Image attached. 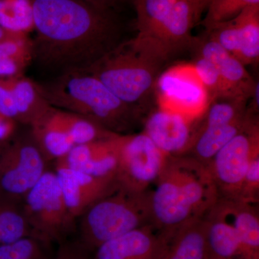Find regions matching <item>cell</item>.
I'll return each mask as SVG.
<instances>
[{
  "label": "cell",
  "mask_w": 259,
  "mask_h": 259,
  "mask_svg": "<svg viewBox=\"0 0 259 259\" xmlns=\"http://www.w3.org/2000/svg\"><path fill=\"white\" fill-rule=\"evenodd\" d=\"M166 61L151 42L135 37L121 42L86 71L142 116Z\"/></svg>",
  "instance_id": "4"
},
{
  "label": "cell",
  "mask_w": 259,
  "mask_h": 259,
  "mask_svg": "<svg viewBox=\"0 0 259 259\" xmlns=\"http://www.w3.org/2000/svg\"><path fill=\"white\" fill-rule=\"evenodd\" d=\"M259 5V0H212L202 21L204 28L235 18L241 11L252 5Z\"/></svg>",
  "instance_id": "28"
},
{
  "label": "cell",
  "mask_w": 259,
  "mask_h": 259,
  "mask_svg": "<svg viewBox=\"0 0 259 259\" xmlns=\"http://www.w3.org/2000/svg\"><path fill=\"white\" fill-rule=\"evenodd\" d=\"M187 1L194 7L199 18L204 10L207 9L212 0H187Z\"/></svg>",
  "instance_id": "37"
},
{
  "label": "cell",
  "mask_w": 259,
  "mask_h": 259,
  "mask_svg": "<svg viewBox=\"0 0 259 259\" xmlns=\"http://www.w3.org/2000/svg\"><path fill=\"white\" fill-rule=\"evenodd\" d=\"M22 35H24V34L16 33V32L9 31V30H6V29L3 28V27L0 26V41L8 40V39L13 38V37L22 36Z\"/></svg>",
  "instance_id": "38"
},
{
  "label": "cell",
  "mask_w": 259,
  "mask_h": 259,
  "mask_svg": "<svg viewBox=\"0 0 259 259\" xmlns=\"http://www.w3.org/2000/svg\"><path fill=\"white\" fill-rule=\"evenodd\" d=\"M31 61L27 59H8L0 60V80L10 79L23 75Z\"/></svg>",
  "instance_id": "33"
},
{
  "label": "cell",
  "mask_w": 259,
  "mask_h": 259,
  "mask_svg": "<svg viewBox=\"0 0 259 259\" xmlns=\"http://www.w3.org/2000/svg\"><path fill=\"white\" fill-rule=\"evenodd\" d=\"M259 192V155L250 161L245 173L238 200L246 203L258 202Z\"/></svg>",
  "instance_id": "31"
},
{
  "label": "cell",
  "mask_w": 259,
  "mask_h": 259,
  "mask_svg": "<svg viewBox=\"0 0 259 259\" xmlns=\"http://www.w3.org/2000/svg\"><path fill=\"white\" fill-rule=\"evenodd\" d=\"M147 225L105 242L93 259H159L168 238Z\"/></svg>",
  "instance_id": "13"
},
{
  "label": "cell",
  "mask_w": 259,
  "mask_h": 259,
  "mask_svg": "<svg viewBox=\"0 0 259 259\" xmlns=\"http://www.w3.org/2000/svg\"><path fill=\"white\" fill-rule=\"evenodd\" d=\"M192 64L207 90L211 102L218 99H234L211 61L197 54Z\"/></svg>",
  "instance_id": "27"
},
{
  "label": "cell",
  "mask_w": 259,
  "mask_h": 259,
  "mask_svg": "<svg viewBox=\"0 0 259 259\" xmlns=\"http://www.w3.org/2000/svg\"><path fill=\"white\" fill-rule=\"evenodd\" d=\"M31 237L21 203L0 200V242L11 244Z\"/></svg>",
  "instance_id": "24"
},
{
  "label": "cell",
  "mask_w": 259,
  "mask_h": 259,
  "mask_svg": "<svg viewBox=\"0 0 259 259\" xmlns=\"http://www.w3.org/2000/svg\"><path fill=\"white\" fill-rule=\"evenodd\" d=\"M16 122L0 114V144L11 137L15 132Z\"/></svg>",
  "instance_id": "35"
},
{
  "label": "cell",
  "mask_w": 259,
  "mask_h": 259,
  "mask_svg": "<svg viewBox=\"0 0 259 259\" xmlns=\"http://www.w3.org/2000/svg\"><path fill=\"white\" fill-rule=\"evenodd\" d=\"M80 218V243L88 250L151 225V192L119 188L92 205Z\"/></svg>",
  "instance_id": "5"
},
{
  "label": "cell",
  "mask_w": 259,
  "mask_h": 259,
  "mask_svg": "<svg viewBox=\"0 0 259 259\" xmlns=\"http://www.w3.org/2000/svg\"><path fill=\"white\" fill-rule=\"evenodd\" d=\"M1 245H1V242H0V246H1Z\"/></svg>",
  "instance_id": "39"
},
{
  "label": "cell",
  "mask_w": 259,
  "mask_h": 259,
  "mask_svg": "<svg viewBox=\"0 0 259 259\" xmlns=\"http://www.w3.org/2000/svg\"><path fill=\"white\" fill-rule=\"evenodd\" d=\"M204 221L207 253L225 259L240 255L239 238L222 199L204 216Z\"/></svg>",
  "instance_id": "16"
},
{
  "label": "cell",
  "mask_w": 259,
  "mask_h": 259,
  "mask_svg": "<svg viewBox=\"0 0 259 259\" xmlns=\"http://www.w3.org/2000/svg\"><path fill=\"white\" fill-rule=\"evenodd\" d=\"M199 120L157 107L148 116L143 132L168 157L183 156L190 151Z\"/></svg>",
  "instance_id": "11"
},
{
  "label": "cell",
  "mask_w": 259,
  "mask_h": 259,
  "mask_svg": "<svg viewBox=\"0 0 259 259\" xmlns=\"http://www.w3.org/2000/svg\"><path fill=\"white\" fill-rule=\"evenodd\" d=\"M87 250L80 242L60 243L54 258L51 259H90Z\"/></svg>",
  "instance_id": "34"
},
{
  "label": "cell",
  "mask_w": 259,
  "mask_h": 259,
  "mask_svg": "<svg viewBox=\"0 0 259 259\" xmlns=\"http://www.w3.org/2000/svg\"><path fill=\"white\" fill-rule=\"evenodd\" d=\"M117 135L114 134L107 139L76 145L65 156L56 160V167H64L95 177H115Z\"/></svg>",
  "instance_id": "14"
},
{
  "label": "cell",
  "mask_w": 259,
  "mask_h": 259,
  "mask_svg": "<svg viewBox=\"0 0 259 259\" xmlns=\"http://www.w3.org/2000/svg\"><path fill=\"white\" fill-rule=\"evenodd\" d=\"M84 1L99 8L113 10L115 7L125 3L127 0H84Z\"/></svg>",
  "instance_id": "36"
},
{
  "label": "cell",
  "mask_w": 259,
  "mask_h": 259,
  "mask_svg": "<svg viewBox=\"0 0 259 259\" xmlns=\"http://www.w3.org/2000/svg\"><path fill=\"white\" fill-rule=\"evenodd\" d=\"M246 117L245 115L243 118L226 125L210 127L198 125L193 143L187 155L207 166L216 153L243 128Z\"/></svg>",
  "instance_id": "21"
},
{
  "label": "cell",
  "mask_w": 259,
  "mask_h": 259,
  "mask_svg": "<svg viewBox=\"0 0 259 259\" xmlns=\"http://www.w3.org/2000/svg\"><path fill=\"white\" fill-rule=\"evenodd\" d=\"M116 180L120 188L144 192L156 182L166 164L167 156L145 134H117Z\"/></svg>",
  "instance_id": "9"
},
{
  "label": "cell",
  "mask_w": 259,
  "mask_h": 259,
  "mask_svg": "<svg viewBox=\"0 0 259 259\" xmlns=\"http://www.w3.org/2000/svg\"><path fill=\"white\" fill-rule=\"evenodd\" d=\"M32 61L54 77L86 71L120 45L122 27L113 10L84 0H31Z\"/></svg>",
  "instance_id": "1"
},
{
  "label": "cell",
  "mask_w": 259,
  "mask_h": 259,
  "mask_svg": "<svg viewBox=\"0 0 259 259\" xmlns=\"http://www.w3.org/2000/svg\"><path fill=\"white\" fill-rule=\"evenodd\" d=\"M57 110L59 118L74 146L107 139L115 134L83 116L59 109Z\"/></svg>",
  "instance_id": "26"
},
{
  "label": "cell",
  "mask_w": 259,
  "mask_h": 259,
  "mask_svg": "<svg viewBox=\"0 0 259 259\" xmlns=\"http://www.w3.org/2000/svg\"><path fill=\"white\" fill-rule=\"evenodd\" d=\"M30 131L48 161L59 159L74 146L55 107H51L32 123Z\"/></svg>",
  "instance_id": "17"
},
{
  "label": "cell",
  "mask_w": 259,
  "mask_h": 259,
  "mask_svg": "<svg viewBox=\"0 0 259 259\" xmlns=\"http://www.w3.org/2000/svg\"><path fill=\"white\" fill-rule=\"evenodd\" d=\"M243 128L207 165L220 198L238 200L243 179L251 160L259 155L258 115L246 111Z\"/></svg>",
  "instance_id": "8"
},
{
  "label": "cell",
  "mask_w": 259,
  "mask_h": 259,
  "mask_svg": "<svg viewBox=\"0 0 259 259\" xmlns=\"http://www.w3.org/2000/svg\"><path fill=\"white\" fill-rule=\"evenodd\" d=\"M15 132L0 148V200L22 203L47 171L48 161L30 131Z\"/></svg>",
  "instance_id": "7"
},
{
  "label": "cell",
  "mask_w": 259,
  "mask_h": 259,
  "mask_svg": "<svg viewBox=\"0 0 259 259\" xmlns=\"http://www.w3.org/2000/svg\"><path fill=\"white\" fill-rule=\"evenodd\" d=\"M47 244L33 237H27L11 244L0 246V259H50L45 248Z\"/></svg>",
  "instance_id": "29"
},
{
  "label": "cell",
  "mask_w": 259,
  "mask_h": 259,
  "mask_svg": "<svg viewBox=\"0 0 259 259\" xmlns=\"http://www.w3.org/2000/svg\"><path fill=\"white\" fill-rule=\"evenodd\" d=\"M65 202L78 219L94 204L120 188L115 177L92 176L64 167H56Z\"/></svg>",
  "instance_id": "12"
},
{
  "label": "cell",
  "mask_w": 259,
  "mask_h": 259,
  "mask_svg": "<svg viewBox=\"0 0 259 259\" xmlns=\"http://www.w3.org/2000/svg\"><path fill=\"white\" fill-rule=\"evenodd\" d=\"M51 106L73 112L117 134H127L141 115L87 71H69L38 83Z\"/></svg>",
  "instance_id": "3"
},
{
  "label": "cell",
  "mask_w": 259,
  "mask_h": 259,
  "mask_svg": "<svg viewBox=\"0 0 259 259\" xmlns=\"http://www.w3.org/2000/svg\"><path fill=\"white\" fill-rule=\"evenodd\" d=\"M8 59H27L32 62V40L28 35L0 41V60Z\"/></svg>",
  "instance_id": "30"
},
{
  "label": "cell",
  "mask_w": 259,
  "mask_h": 259,
  "mask_svg": "<svg viewBox=\"0 0 259 259\" xmlns=\"http://www.w3.org/2000/svg\"><path fill=\"white\" fill-rule=\"evenodd\" d=\"M222 199L236 228L244 259H258L259 216L253 204Z\"/></svg>",
  "instance_id": "19"
},
{
  "label": "cell",
  "mask_w": 259,
  "mask_h": 259,
  "mask_svg": "<svg viewBox=\"0 0 259 259\" xmlns=\"http://www.w3.org/2000/svg\"><path fill=\"white\" fill-rule=\"evenodd\" d=\"M206 254L204 217L192 220L171 234L159 259H204Z\"/></svg>",
  "instance_id": "18"
},
{
  "label": "cell",
  "mask_w": 259,
  "mask_h": 259,
  "mask_svg": "<svg viewBox=\"0 0 259 259\" xmlns=\"http://www.w3.org/2000/svg\"><path fill=\"white\" fill-rule=\"evenodd\" d=\"M137 19L136 37L150 40L171 16L177 0H132Z\"/></svg>",
  "instance_id": "22"
},
{
  "label": "cell",
  "mask_w": 259,
  "mask_h": 259,
  "mask_svg": "<svg viewBox=\"0 0 259 259\" xmlns=\"http://www.w3.org/2000/svg\"><path fill=\"white\" fill-rule=\"evenodd\" d=\"M31 237L59 244L74 231L75 219L65 202L55 171H47L22 202Z\"/></svg>",
  "instance_id": "6"
},
{
  "label": "cell",
  "mask_w": 259,
  "mask_h": 259,
  "mask_svg": "<svg viewBox=\"0 0 259 259\" xmlns=\"http://www.w3.org/2000/svg\"><path fill=\"white\" fill-rule=\"evenodd\" d=\"M0 114L18 124V112L14 97L6 79L0 80Z\"/></svg>",
  "instance_id": "32"
},
{
  "label": "cell",
  "mask_w": 259,
  "mask_h": 259,
  "mask_svg": "<svg viewBox=\"0 0 259 259\" xmlns=\"http://www.w3.org/2000/svg\"><path fill=\"white\" fill-rule=\"evenodd\" d=\"M0 26L24 35L34 30L31 0H0Z\"/></svg>",
  "instance_id": "25"
},
{
  "label": "cell",
  "mask_w": 259,
  "mask_h": 259,
  "mask_svg": "<svg viewBox=\"0 0 259 259\" xmlns=\"http://www.w3.org/2000/svg\"><path fill=\"white\" fill-rule=\"evenodd\" d=\"M193 45L197 46V54L214 64L233 98L247 101L251 98L256 81L241 61L207 35L194 40Z\"/></svg>",
  "instance_id": "15"
},
{
  "label": "cell",
  "mask_w": 259,
  "mask_h": 259,
  "mask_svg": "<svg viewBox=\"0 0 259 259\" xmlns=\"http://www.w3.org/2000/svg\"><path fill=\"white\" fill-rule=\"evenodd\" d=\"M156 184L151 192V225L165 236L204 218L220 199L207 166L189 155L167 158Z\"/></svg>",
  "instance_id": "2"
},
{
  "label": "cell",
  "mask_w": 259,
  "mask_h": 259,
  "mask_svg": "<svg viewBox=\"0 0 259 259\" xmlns=\"http://www.w3.org/2000/svg\"><path fill=\"white\" fill-rule=\"evenodd\" d=\"M6 81L14 97L18 123L30 127L52 107L42 95L38 83L23 75Z\"/></svg>",
  "instance_id": "20"
},
{
  "label": "cell",
  "mask_w": 259,
  "mask_h": 259,
  "mask_svg": "<svg viewBox=\"0 0 259 259\" xmlns=\"http://www.w3.org/2000/svg\"><path fill=\"white\" fill-rule=\"evenodd\" d=\"M238 28L240 52L238 59L244 66L259 59V5L248 7L235 17Z\"/></svg>",
  "instance_id": "23"
},
{
  "label": "cell",
  "mask_w": 259,
  "mask_h": 259,
  "mask_svg": "<svg viewBox=\"0 0 259 259\" xmlns=\"http://www.w3.org/2000/svg\"><path fill=\"white\" fill-rule=\"evenodd\" d=\"M154 93L158 107L199 120L210 104L207 90L192 63H182L161 73Z\"/></svg>",
  "instance_id": "10"
}]
</instances>
